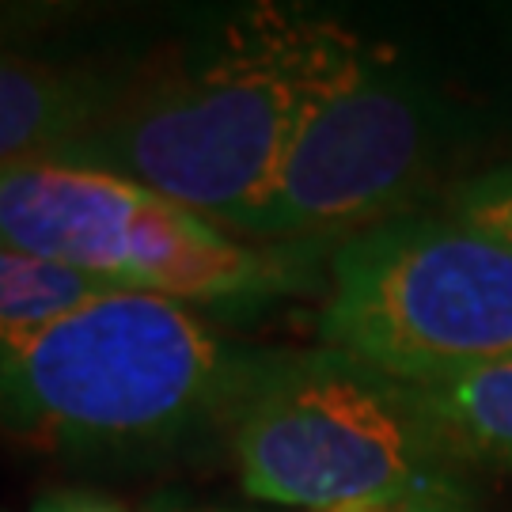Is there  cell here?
Returning <instances> with one entry per match:
<instances>
[{
    "label": "cell",
    "instance_id": "obj_2",
    "mask_svg": "<svg viewBox=\"0 0 512 512\" xmlns=\"http://www.w3.org/2000/svg\"><path fill=\"white\" fill-rule=\"evenodd\" d=\"M251 365L194 308L99 289L0 353V425L65 456L145 452L232 410Z\"/></svg>",
    "mask_w": 512,
    "mask_h": 512
},
{
    "label": "cell",
    "instance_id": "obj_10",
    "mask_svg": "<svg viewBox=\"0 0 512 512\" xmlns=\"http://www.w3.org/2000/svg\"><path fill=\"white\" fill-rule=\"evenodd\" d=\"M452 213L478 232L512 243V164L471 179L452 198Z\"/></svg>",
    "mask_w": 512,
    "mask_h": 512
},
{
    "label": "cell",
    "instance_id": "obj_5",
    "mask_svg": "<svg viewBox=\"0 0 512 512\" xmlns=\"http://www.w3.org/2000/svg\"><path fill=\"white\" fill-rule=\"evenodd\" d=\"M319 330L403 387L512 365V243L456 217L384 220L334 247Z\"/></svg>",
    "mask_w": 512,
    "mask_h": 512
},
{
    "label": "cell",
    "instance_id": "obj_8",
    "mask_svg": "<svg viewBox=\"0 0 512 512\" xmlns=\"http://www.w3.org/2000/svg\"><path fill=\"white\" fill-rule=\"evenodd\" d=\"M410 391L444 440L512 463V365L471 368Z\"/></svg>",
    "mask_w": 512,
    "mask_h": 512
},
{
    "label": "cell",
    "instance_id": "obj_4",
    "mask_svg": "<svg viewBox=\"0 0 512 512\" xmlns=\"http://www.w3.org/2000/svg\"><path fill=\"white\" fill-rule=\"evenodd\" d=\"M0 243L61 262L103 289L186 308H251L304 285L300 247L251 243L164 194L76 160L0 171Z\"/></svg>",
    "mask_w": 512,
    "mask_h": 512
},
{
    "label": "cell",
    "instance_id": "obj_13",
    "mask_svg": "<svg viewBox=\"0 0 512 512\" xmlns=\"http://www.w3.org/2000/svg\"><path fill=\"white\" fill-rule=\"evenodd\" d=\"M171 512H175V509H171Z\"/></svg>",
    "mask_w": 512,
    "mask_h": 512
},
{
    "label": "cell",
    "instance_id": "obj_12",
    "mask_svg": "<svg viewBox=\"0 0 512 512\" xmlns=\"http://www.w3.org/2000/svg\"><path fill=\"white\" fill-rule=\"evenodd\" d=\"M327 512H452L437 501H368V505H342Z\"/></svg>",
    "mask_w": 512,
    "mask_h": 512
},
{
    "label": "cell",
    "instance_id": "obj_6",
    "mask_svg": "<svg viewBox=\"0 0 512 512\" xmlns=\"http://www.w3.org/2000/svg\"><path fill=\"white\" fill-rule=\"evenodd\" d=\"M433 156V114L384 42L315 16L304 107L258 243L315 251L391 220Z\"/></svg>",
    "mask_w": 512,
    "mask_h": 512
},
{
    "label": "cell",
    "instance_id": "obj_3",
    "mask_svg": "<svg viewBox=\"0 0 512 512\" xmlns=\"http://www.w3.org/2000/svg\"><path fill=\"white\" fill-rule=\"evenodd\" d=\"M228 418L239 482L258 501L327 512L452 497L444 437L414 391L334 349L255 357Z\"/></svg>",
    "mask_w": 512,
    "mask_h": 512
},
{
    "label": "cell",
    "instance_id": "obj_7",
    "mask_svg": "<svg viewBox=\"0 0 512 512\" xmlns=\"http://www.w3.org/2000/svg\"><path fill=\"white\" fill-rule=\"evenodd\" d=\"M122 76L0 42V171L65 160L103 118Z\"/></svg>",
    "mask_w": 512,
    "mask_h": 512
},
{
    "label": "cell",
    "instance_id": "obj_11",
    "mask_svg": "<svg viewBox=\"0 0 512 512\" xmlns=\"http://www.w3.org/2000/svg\"><path fill=\"white\" fill-rule=\"evenodd\" d=\"M27 512H129V509H122L118 501H110L103 494H92V490H50V494H38Z\"/></svg>",
    "mask_w": 512,
    "mask_h": 512
},
{
    "label": "cell",
    "instance_id": "obj_9",
    "mask_svg": "<svg viewBox=\"0 0 512 512\" xmlns=\"http://www.w3.org/2000/svg\"><path fill=\"white\" fill-rule=\"evenodd\" d=\"M99 289L103 285L61 262L0 243V353L23 346Z\"/></svg>",
    "mask_w": 512,
    "mask_h": 512
},
{
    "label": "cell",
    "instance_id": "obj_1",
    "mask_svg": "<svg viewBox=\"0 0 512 512\" xmlns=\"http://www.w3.org/2000/svg\"><path fill=\"white\" fill-rule=\"evenodd\" d=\"M311 27L300 8H243L202 50L122 76L65 160L126 175L258 243L304 107Z\"/></svg>",
    "mask_w": 512,
    "mask_h": 512
}]
</instances>
